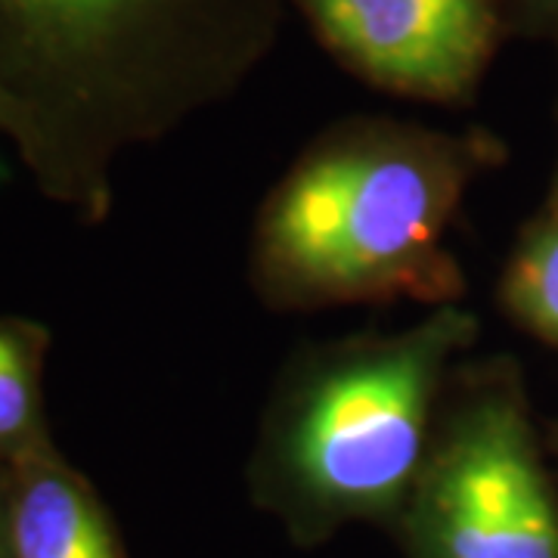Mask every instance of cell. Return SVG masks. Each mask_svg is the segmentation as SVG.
I'll return each mask as SVG.
<instances>
[{
    "instance_id": "10",
    "label": "cell",
    "mask_w": 558,
    "mask_h": 558,
    "mask_svg": "<svg viewBox=\"0 0 558 558\" xmlns=\"http://www.w3.org/2000/svg\"><path fill=\"white\" fill-rule=\"evenodd\" d=\"M0 558L10 556V487H0Z\"/></svg>"
},
{
    "instance_id": "7",
    "label": "cell",
    "mask_w": 558,
    "mask_h": 558,
    "mask_svg": "<svg viewBox=\"0 0 558 558\" xmlns=\"http://www.w3.org/2000/svg\"><path fill=\"white\" fill-rule=\"evenodd\" d=\"M40 329L0 319V459L20 462L47 447L40 438Z\"/></svg>"
},
{
    "instance_id": "4",
    "label": "cell",
    "mask_w": 558,
    "mask_h": 558,
    "mask_svg": "<svg viewBox=\"0 0 558 558\" xmlns=\"http://www.w3.org/2000/svg\"><path fill=\"white\" fill-rule=\"evenodd\" d=\"M432 558H558V509L527 428L509 407L472 418L428 499Z\"/></svg>"
},
{
    "instance_id": "2",
    "label": "cell",
    "mask_w": 558,
    "mask_h": 558,
    "mask_svg": "<svg viewBox=\"0 0 558 558\" xmlns=\"http://www.w3.org/2000/svg\"><path fill=\"white\" fill-rule=\"evenodd\" d=\"M171 0H0V87L35 128L32 165L60 174L65 131L131 81Z\"/></svg>"
},
{
    "instance_id": "9",
    "label": "cell",
    "mask_w": 558,
    "mask_h": 558,
    "mask_svg": "<svg viewBox=\"0 0 558 558\" xmlns=\"http://www.w3.org/2000/svg\"><path fill=\"white\" fill-rule=\"evenodd\" d=\"M0 131L10 134L22 146V153L32 159L35 156V128L28 116L22 112V106L3 87H0Z\"/></svg>"
},
{
    "instance_id": "8",
    "label": "cell",
    "mask_w": 558,
    "mask_h": 558,
    "mask_svg": "<svg viewBox=\"0 0 558 558\" xmlns=\"http://www.w3.org/2000/svg\"><path fill=\"white\" fill-rule=\"evenodd\" d=\"M509 295L543 336L558 341V227L543 233L515 264Z\"/></svg>"
},
{
    "instance_id": "6",
    "label": "cell",
    "mask_w": 558,
    "mask_h": 558,
    "mask_svg": "<svg viewBox=\"0 0 558 558\" xmlns=\"http://www.w3.org/2000/svg\"><path fill=\"white\" fill-rule=\"evenodd\" d=\"M10 556L121 558L97 497L47 447L13 462Z\"/></svg>"
},
{
    "instance_id": "3",
    "label": "cell",
    "mask_w": 558,
    "mask_h": 558,
    "mask_svg": "<svg viewBox=\"0 0 558 558\" xmlns=\"http://www.w3.org/2000/svg\"><path fill=\"white\" fill-rule=\"evenodd\" d=\"M438 199L416 161L329 156L282 193L274 245L301 277L363 282L398 270L432 236Z\"/></svg>"
},
{
    "instance_id": "1",
    "label": "cell",
    "mask_w": 558,
    "mask_h": 558,
    "mask_svg": "<svg viewBox=\"0 0 558 558\" xmlns=\"http://www.w3.org/2000/svg\"><path fill=\"white\" fill-rule=\"evenodd\" d=\"M447 336L428 332L319 385L295 435V472L311 497L341 512L381 509L410 484L425 407Z\"/></svg>"
},
{
    "instance_id": "5",
    "label": "cell",
    "mask_w": 558,
    "mask_h": 558,
    "mask_svg": "<svg viewBox=\"0 0 558 558\" xmlns=\"http://www.w3.org/2000/svg\"><path fill=\"white\" fill-rule=\"evenodd\" d=\"M326 35L376 78L457 94L490 44V0H311Z\"/></svg>"
}]
</instances>
